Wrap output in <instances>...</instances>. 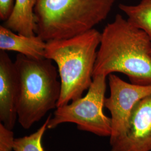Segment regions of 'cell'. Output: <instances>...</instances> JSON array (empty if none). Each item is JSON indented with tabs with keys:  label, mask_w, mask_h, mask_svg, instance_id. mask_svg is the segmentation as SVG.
<instances>
[{
	"label": "cell",
	"mask_w": 151,
	"mask_h": 151,
	"mask_svg": "<svg viewBox=\"0 0 151 151\" xmlns=\"http://www.w3.org/2000/svg\"><path fill=\"white\" fill-rule=\"evenodd\" d=\"M115 72L132 83L151 86V42L143 30L120 14L101 33L93 77Z\"/></svg>",
	"instance_id": "6da1fadb"
},
{
	"label": "cell",
	"mask_w": 151,
	"mask_h": 151,
	"mask_svg": "<svg viewBox=\"0 0 151 151\" xmlns=\"http://www.w3.org/2000/svg\"><path fill=\"white\" fill-rule=\"evenodd\" d=\"M101 33L95 29L72 38L47 42L45 57L57 65L61 93L57 107L82 97L93 81Z\"/></svg>",
	"instance_id": "7a4b0ae2"
},
{
	"label": "cell",
	"mask_w": 151,
	"mask_h": 151,
	"mask_svg": "<svg viewBox=\"0 0 151 151\" xmlns=\"http://www.w3.org/2000/svg\"><path fill=\"white\" fill-rule=\"evenodd\" d=\"M116 0H37L35 34L45 42L72 38L105 20Z\"/></svg>",
	"instance_id": "3957f363"
},
{
	"label": "cell",
	"mask_w": 151,
	"mask_h": 151,
	"mask_svg": "<svg viewBox=\"0 0 151 151\" xmlns=\"http://www.w3.org/2000/svg\"><path fill=\"white\" fill-rule=\"evenodd\" d=\"M14 63L19 83L17 120L24 129H29L57 107L61 93L59 73L52 60L45 58L19 54Z\"/></svg>",
	"instance_id": "277c9868"
},
{
	"label": "cell",
	"mask_w": 151,
	"mask_h": 151,
	"mask_svg": "<svg viewBox=\"0 0 151 151\" xmlns=\"http://www.w3.org/2000/svg\"><path fill=\"white\" fill-rule=\"evenodd\" d=\"M106 77H93L85 96L56 108L53 117L49 121L48 129H54L65 123H72L77 125L79 130L100 137H110L112 131L111 119L103 111L106 98Z\"/></svg>",
	"instance_id": "5b68a950"
},
{
	"label": "cell",
	"mask_w": 151,
	"mask_h": 151,
	"mask_svg": "<svg viewBox=\"0 0 151 151\" xmlns=\"http://www.w3.org/2000/svg\"><path fill=\"white\" fill-rule=\"evenodd\" d=\"M108 76L110 93L105 98L104 106L111 114V143L126 133L133 109L140 100L151 94V86L128 83L114 73Z\"/></svg>",
	"instance_id": "8992f818"
},
{
	"label": "cell",
	"mask_w": 151,
	"mask_h": 151,
	"mask_svg": "<svg viewBox=\"0 0 151 151\" xmlns=\"http://www.w3.org/2000/svg\"><path fill=\"white\" fill-rule=\"evenodd\" d=\"M110 144L111 151H151V93L135 105L126 133Z\"/></svg>",
	"instance_id": "52a82bcc"
},
{
	"label": "cell",
	"mask_w": 151,
	"mask_h": 151,
	"mask_svg": "<svg viewBox=\"0 0 151 151\" xmlns=\"http://www.w3.org/2000/svg\"><path fill=\"white\" fill-rule=\"evenodd\" d=\"M19 83L14 62L4 50L0 52V121L9 129L17 119Z\"/></svg>",
	"instance_id": "ba28073f"
},
{
	"label": "cell",
	"mask_w": 151,
	"mask_h": 151,
	"mask_svg": "<svg viewBox=\"0 0 151 151\" xmlns=\"http://www.w3.org/2000/svg\"><path fill=\"white\" fill-rule=\"evenodd\" d=\"M47 42L38 35L27 37L0 26V49L13 51L34 59L45 58Z\"/></svg>",
	"instance_id": "9c48e42d"
},
{
	"label": "cell",
	"mask_w": 151,
	"mask_h": 151,
	"mask_svg": "<svg viewBox=\"0 0 151 151\" xmlns=\"http://www.w3.org/2000/svg\"><path fill=\"white\" fill-rule=\"evenodd\" d=\"M37 0H15L13 11L3 24L14 32L27 37L37 35L34 7Z\"/></svg>",
	"instance_id": "30bf717a"
},
{
	"label": "cell",
	"mask_w": 151,
	"mask_h": 151,
	"mask_svg": "<svg viewBox=\"0 0 151 151\" xmlns=\"http://www.w3.org/2000/svg\"><path fill=\"white\" fill-rule=\"evenodd\" d=\"M119 7L130 22L146 32L151 42V0H141L135 5L120 4Z\"/></svg>",
	"instance_id": "8fae6325"
},
{
	"label": "cell",
	"mask_w": 151,
	"mask_h": 151,
	"mask_svg": "<svg viewBox=\"0 0 151 151\" xmlns=\"http://www.w3.org/2000/svg\"><path fill=\"white\" fill-rule=\"evenodd\" d=\"M52 117L50 115L44 124L35 132L30 135L15 139L14 151H44L42 139L45 130L48 129L49 121Z\"/></svg>",
	"instance_id": "7c38bea8"
},
{
	"label": "cell",
	"mask_w": 151,
	"mask_h": 151,
	"mask_svg": "<svg viewBox=\"0 0 151 151\" xmlns=\"http://www.w3.org/2000/svg\"><path fill=\"white\" fill-rule=\"evenodd\" d=\"M14 132L6 128L2 123H0V151L14 150L15 142Z\"/></svg>",
	"instance_id": "4fadbf2b"
},
{
	"label": "cell",
	"mask_w": 151,
	"mask_h": 151,
	"mask_svg": "<svg viewBox=\"0 0 151 151\" xmlns=\"http://www.w3.org/2000/svg\"><path fill=\"white\" fill-rule=\"evenodd\" d=\"M15 0H0V19L5 22L13 11Z\"/></svg>",
	"instance_id": "5bb4252c"
}]
</instances>
